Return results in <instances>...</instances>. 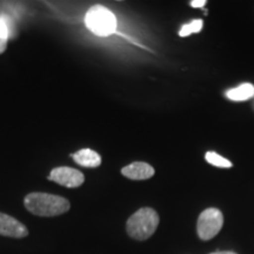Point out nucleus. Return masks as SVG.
<instances>
[{
    "label": "nucleus",
    "instance_id": "7",
    "mask_svg": "<svg viewBox=\"0 0 254 254\" xmlns=\"http://www.w3.org/2000/svg\"><path fill=\"white\" fill-rule=\"evenodd\" d=\"M122 174L131 180H146L154 176V168L147 163L136 161L124 167Z\"/></svg>",
    "mask_w": 254,
    "mask_h": 254
},
{
    "label": "nucleus",
    "instance_id": "12",
    "mask_svg": "<svg viewBox=\"0 0 254 254\" xmlns=\"http://www.w3.org/2000/svg\"><path fill=\"white\" fill-rule=\"evenodd\" d=\"M202 24H204V21H202L201 19H196V20L190 21V24L183 25V27L180 28V31H179V36L187 37L192 33H198V32L201 31Z\"/></svg>",
    "mask_w": 254,
    "mask_h": 254
},
{
    "label": "nucleus",
    "instance_id": "3",
    "mask_svg": "<svg viewBox=\"0 0 254 254\" xmlns=\"http://www.w3.org/2000/svg\"><path fill=\"white\" fill-rule=\"evenodd\" d=\"M85 25L95 36L109 37L117 30V18L105 6L94 5L85 15Z\"/></svg>",
    "mask_w": 254,
    "mask_h": 254
},
{
    "label": "nucleus",
    "instance_id": "2",
    "mask_svg": "<svg viewBox=\"0 0 254 254\" xmlns=\"http://www.w3.org/2000/svg\"><path fill=\"white\" fill-rule=\"evenodd\" d=\"M159 215L153 208L142 207L128 218L126 232L132 239L145 241L153 236L159 226Z\"/></svg>",
    "mask_w": 254,
    "mask_h": 254
},
{
    "label": "nucleus",
    "instance_id": "8",
    "mask_svg": "<svg viewBox=\"0 0 254 254\" xmlns=\"http://www.w3.org/2000/svg\"><path fill=\"white\" fill-rule=\"evenodd\" d=\"M73 160L82 167H98L101 165V157L99 153L91 150V148H82V150L75 152L72 154Z\"/></svg>",
    "mask_w": 254,
    "mask_h": 254
},
{
    "label": "nucleus",
    "instance_id": "4",
    "mask_svg": "<svg viewBox=\"0 0 254 254\" xmlns=\"http://www.w3.org/2000/svg\"><path fill=\"white\" fill-rule=\"evenodd\" d=\"M224 215L218 208H207L201 212L196 222V232L201 240H211L221 231Z\"/></svg>",
    "mask_w": 254,
    "mask_h": 254
},
{
    "label": "nucleus",
    "instance_id": "14",
    "mask_svg": "<svg viewBox=\"0 0 254 254\" xmlns=\"http://www.w3.org/2000/svg\"><path fill=\"white\" fill-rule=\"evenodd\" d=\"M211 254H237L236 252H232V251H224V252H214Z\"/></svg>",
    "mask_w": 254,
    "mask_h": 254
},
{
    "label": "nucleus",
    "instance_id": "5",
    "mask_svg": "<svg viewBox=\"0 0 254 254\" xmlns=\"http://www.w3.org/2000/svg\"><path fill=\"white\" fill-rule=\"evenodd\" d=\"M49 180H52V182L62 186L68 187V189H75V187L81 186L84 184L85 176L75 168L60 166L51 171Z\"/></svg>",
    "mask_w": 254,
    "mask_h": 254
},
{
    "label": "nucleus",
    "instance_id": "13",
    "mask_svg": "<svg viewBox=\"0 0 254 254\" xmlns=\"http://www.w3.org/2000/svg\"><path fill=\"white\" fill-rule=\"evenodd\" d=\"M205 5H206V0H192V1H190V6L194 8L204 7Z\"/></svg>",
    "mask_w": 254,
    "mask_h": 254
},
{
    "label": "nucleus",
    "instance_id": "10",
    "mask_svg": "<svg viewBox=\"0 0 254 254\" xmlns=\"http://www.w3.org/2000/svg\"><path fill=\"white\" fill-rule=\"evenodd\" d=\"M205 159L207 163L213 165L215 167H221V168H230L232 167V163L230 160H227L226 158L221 157L215 152H207L205 154Z\"/></svg>",
    "mask_w": 254,
    "mask_h": 254
},
{
    "label": "nucleus",
    "instance_id": "6",
    "mask_svg": "<svg viewBox=\"0 0 254 254\" xmlns=\"http://www.w3.org/2000/svg\"><path fill=\"white\" fill-rule=\"evenodd\" d=\"M0 236L23 239L28 236V230L18 219L0 212Z\"/></svg>",
    "mask_w": 254,
    "mask_h": 254
},
{
    "label": "nucleus",
    "instance_id": "1",
    "mask_svg": "<svg viewBox=\"0 0 254 254\" xmlns=\"http://www.w3.org/2000/svg\"><path fill=\"white\" fill-rule=\"evenodd\" d=\"M24 205L30 213L44 218L58 217L71 208V204L66 198L45 192L28 193L24 199Z\"/></svg>",
    "mask_w": 254,
    "mask_h": 254
},
{
    "label": "nucleus",
    "instance_id": "9",
    "mask_svg": "<svg viewBox=\"0 0 254 254\" xmlns=\"http://www.w3.org/2000/svg\"><path fill=\"white\" fill-rule=\"evenodd\" d=\"M226 97L232 101H245L254 97V86L250 82L241 84L236 88H231L226 92Z\"/></svg>",
    "mask_w": 254,
    "mask_h": 254
},
{
    "label": "nucleus",
    "instance_id": "11",
    "mask_svg": "<svg viewBox=\"0 0 254 254\" xmlns=\"http://www.w3.org/2000/svg\"><path fill=\"white\" fill-rule=\"evenodd\" d=\"M9 26L7 24V20L5 18H0V55L6 51V47H7V43L9 39Z\"/></svg>",
    "mask_w": 254,
    "mask_h": 254
}]
</instances>
